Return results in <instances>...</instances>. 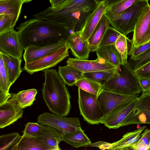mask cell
Wrapping results in <instances>:
<instances>
[{
    "label": "cell",
    "mask_w": 150,
    "mask_h": 150,
    "mask_svg": "<svg viewBox=\"0 0 150 150\" xmlns=\"http://www.w3.org/2000/svg\"><path fill=\"white\" fill-rule=\"evenodd\" d=\"M16 28L24 50L31 45L44 46L66 40L72 33L64 24L35 18L21 23Z\"/></svg>",
    "instance_id": "6da1fadb"
},
{
    "label": "cell",
    "mask_w": 150,
    "mask_h": 150,
    "mask_svg": "<svg viewBox=\"0 0 150 150\" xmlns=\"http://www.w3.org/2000/svg\"><path fill=\"white\" fill-rule=\"evenodd\" d=\"M95 0H68L35 14V18L66 25L72 33L81 31L88 16L98 5Z\"/></svg>",
    "instance_id": "7a4b0ae2"
},
{
    "label": "cell",
    "mask_w": 150,
    "mask_h": 150,
    "mask_svg": "<svg viewBox=\"0 0 150 150\" xmlns=\"http://www.w3.org/2000/svg\"><path fill=\"white\" fill-rule=\"evenodd\" d=\"M45 82L42 90L43 99L53 114L66 116L71 107V96L66 83L55 69L44 70Z\"/></svg>",
    "instance_id": "3957f363"
},
{
    "label": "cell",
    "mask_w": 150,
    "mask_h": 150,
    "mask_svg": "<svg viewBox=\"0 0 150 150\" xmlns=\"http://www.w3.org/2000/svg\"><path fill=\"white\" fill-rule=\"evenodd\" d=\"M120 76L109 79L102 85V89L118 94L130 96L143 92L139 78L128 61Z\"/></svg>",
    "instance_id": "277c9868"
},
{
    "label": "cell",
    "mask_w": 150,
    "mask_h": 150,
    "mask_svg": "<svg viewBox=\"0 0 150 150\" xmlns=\"http://www.w3.org/2000/svg\"><path fill=\"white\" fill-rule=\"evenodd\" d=\"M148 0H137L120 14L108 19L112 27L126 36L134 31L135 25L145 7Z\"/></svg>",
    "instance_id": "5b68a950"
},
{
    "label": "cell",
    "mask_w": 150,
    "mask_h": 150,
    "mask_svg": "<svg viewBox=\"0 0 150 150\" xmlns=\"http://www.w3.org/2000/svg\"><path fill=\"white\" fill-rule=\"evenodd\" d=\"M78 103L81 115L88 123H101L105 115L100 107L98 96L79 88Z\"/></svg>",
    "instance_id": "8992f818"
},
{
    "label": "cell",
    "mask_w": 150,
    "mask_h": 150,
    "mask_svg": "<svg viewBox=\"0 0 150 150\" xmlns=\"http://www.w3.org/2000/svg\"><path fill=\"white\" fill-rule=\"evenodd\" d=\"M69 47L67 44L56 50L42 58L25 62L24 70L30 74L53 67L69 56Z\"/></svg>",
    "instance_id": "52a82bcc"
},
{
    "label": "cell",
    "mask_w": 150,
    "mask_h": 150,
    "mask_svg": "<svg viewBox=\"0 0 150 150\" xmlns=\"http://www.w3.org/2000/svg\"><path fill=\"white\" fill-rule=\"evenodd\" d=\"M37 122L51 126L63 133L73 132L81 127L78 117H67L48 112L40 115Z\"/></svg>",
    "instance_id": "ba28073f"
},
{
    "label": "cell",
    "mask_w": 150,
    "mask_h": 150,
    "mask_svg": "<svg viewBox=\"0 0 150 150\" xmlns=\"http://www.w3.org/2000/svg\"><path fill=\"white\" fill-rule=\"evenodd\" d=\"M150 124V93L142 92L136 105L120 124V127L133 124Z\"/></svg>",
    "instance_id": "9c48e42d"
},
{
    "label": "cell",
    "mask_w": 150,
    "mask_h": 150,
    "mask_svg": "<svg viewBox=\"0 0 150 150\" xmlns=\"http://www.w3.org/2000/svg\"><path fill=\"white\" fill-rule=\"evenodd\" d=\"M138 95L121 103L105 116L101 123L109 129L120 127V124L134 107Z\"/></svg>",
    "instance_id": "30bf717a"
},
{
    "label": "cell",
    "mask_w": 150,
    "mask_h": 150,
    "mask_svg": "<svg viewBox=\"0 0 150 150\" xmlns=\"http://www.w3.org/2000/svg\"><path fill=\"white\" fill-rule=\"evenodd\" d=\"M130 48L137 47L150 41V5L144 8L133 31Z\"/></svg>",
    "instance_id": "8fae6325"
},
{
    "label": "cell",
    "mask_w": 150,
    "mask_h": 150,
    "mask_svg": "<svg viewBox=\"0 0 150 150\" xmlns=\"http://www.w3.org/2000/svg\"><path fill=\"white\" fill-rule=\"evenodd\" d=\"M23 49L18 32L14 29L0 34V51L21 59Z\"/></svg>",
    "instance_id": "7c38bea8"
},
{
    "label": "cell",
    "mask_w": 150,
    "mask_h": 150,
    "mask_svg": "<svg viewBox=\"0 0 150 150\" xmlns=\"http://www.w3.org/2000/svg\"><path fill=\"white\" fill-rule=\"evenodd\" d=\"M67 63L70 66L76 69L83 73L109 70L118 68L99 57H98L96 59L94 60H82L69 58L67 61Z\"/></svg>",
    "instance_id": "4fadbf2b"
},
{
    "label": "cell",
    "mask_w": 150,
    "mask_h": 150,
    "mask_svg": "<svg viewBox=\"0 0 150 150\" xmlns=\"http://www.w3.org/2000/svg\"><path fill=\"white\" fill-rule=\"evenodd\" d=\"M137 95L121 94L102 89L97 98L100 108L105 116L122 103Z\"/></svg>",
    "instance_id": "5bb4252c"
},
{
    "label": "cell",
    "mask_w": 150,
    "mask_h": 150,
    "mask_svg": "<svg viewBox=\"0 0 150 150\" xmlns=\"http://www.w3.org/2000/svg\"><path fill=\"white\" fill-rule=\"evenodd\" d=\"M66 41L75 58L82 60H88L90 51L87 40H83L81 31L72 33Z\"/></svg>",
    "instance_id": "9a60e30c"
},
{
    "label": "cell",
    "mask_w": 150,
    "mask_h": 150,
    "mask_svg": "<svg viewBox=\"0 0 150 150\" xmlns=\"http://www.w3.org/2000/svg\"><path fill=\"white\" fill-rule=\"evenodd\" d=\"M67 44L62 40L53 44L44 46L31 45L24 50L23 58L25 62H28L42 58L52 52Z\"/></svg>",
    "instance_id": "2e32d148"
},
{
    "label": "cell",
    "mask_w": 150,
    "mask_h": 150,
    "mask_svg": "<svg viewBox=\"0 0 150 150\" xmlns=\"http://www.w3.org/2000/svg\"><path fill=\"white\" fill-rule=\"evenodd\" d=\"M23 109L15 105L6 103L0 105V128H3L22 117Z\"/></svg>",
    "instance_id": "e0dca14e"
},
{
    "label": "cell",
    "mask_w": 150,
    "mask_h": 150,
    "mask_svg": "<svg viewBox=\"0 0 150 150\" xmlns=\"http://www.w3.org/2000/svg\"><path fill=\"white\" fill-rule=\"evenodd\" d=\"M108 5L104 1L98 4L97 6L87 18L81 35L84 41L87 40L98 25Z\"/></svg>",
    "instance_id": "ac0fdd59"
},
{
    "label": "cell",
    "mask_w": 150,
    "mask_h": 150,
    "mask_svg": "<svg viewBox=\"0 0 150 150\" xmlns=\"http://www.w3.org/2000/svg\"><path fill=\"white\" fill-rule=\"evenodd\" d=\"M42 129L36 134L35 137L42 140L51 150H60L59 144L62 141L63 133L48 125L42 124Z\"/></svg>",
    "instance_id": "d6986e66"
},
{
    "label": "cell",
    "mask_w": 150,
    "mask_h": 150,
    "mask_svg": "<svg viewBox=\"0 0 150 150\" xmlns=\"http://www.w3.org/2000/svg\"><path fill=\"white\" fill-rule=\"evenodd\" d=\"M146 127V126H144L126 133L120 139L112 143L109 150H132V146L140 138L142 132Z\"/></svg>",
    "instance_id": "ffe728a7"
},
{
    "label": "cell",
    "mask_w": 150,
    "mask_h": 150,
    "mask_svg": "<svg viewBox=\"0 0 150 150\" xmlns=\"http://www.w3.org/2000/svg\"><path fill=\"white\" fill-rule=\"evenodd\" d=\"M23 4L22 0L0 1V15L9 17L13 28L18 19Z\"/></svg>",
    "instance_id": "44dd1931"
},
{
    "label": "cell",
    "mask_w": 150,
    "mask_h": 150,
    "mask_svg": "<svg viewBox=\"0 0 150 150\" xmlns=\"http://www.w3.org/2000/svg\"><path fill=\"white\" fill-rule=\"evenodd\" d=\"M37 93V90L33 88L23 90L17 93H11L7 102L22 109L25 108L33 105Z\"/></svg>",
    "instance_id": "7402d4cb"
},
{
    "label": "cell",
    "mask_w": 150,
    "mask_h": 150,
    "mask_svg": "<svg viewBox=\"0 0 150 150\" xmlns=\"http://www.w3.org/2000/svg\"><path fill=\"white\" fill-rule=\"evenodd\" d=\"M110 24L108 19L104 14L87 40L90 52L95 51L98 48L106 30L110 26Z\"/></svg>",
    "instance_id": "603a6c76"
},
{
    "label": "cell",
    "mask_w": 150,
    "mask_h": 150,
    "mask_svg": "<svg viewBox=\"0 0 150 150\" xmlns=\"http://www.w3.org/2000/svg\"><path fill=\"white\" fill-rule=\"evenodd\" d=\"M7 73L9 81L12 84L19 77L22 69V59L7 54L0 51Z\"/></svg>",
    "instance_id": "cb8c5ba5"
},
{
    "label": "cell",
    "mask_w": 150,
    "mask_h": 150,
    "mask_svg": "<svg viewBox=\"0 0 150 150\" xmlns=\"http://www.w3.org/2000/svg\"><path fill=\"white\" fill-rule=\"evenodd\" d=\"M51 150L40 138L35 136L22 135L13 150Z\"/></svg>",
    "instance_id": "d4e9b609"
},
{
    "label": "cell",
    "mask_w": 150,
    "mask_h": 150,
    "mask_svg": "<svg viewBox=\"0 0 150 150\" xmlns=\"http://www.w3.org/2000/svg\"><path fill=\"white\" fill-rule=\"evenodd\" d=\"M62 139V141L76 148L86 147L91 143L81 127L73 132L63 133Z\"/></svg>",
    "instance_id": "484cf974"
},
{
    "label": "cell",
    "mask_w": 150,
    "mask_h": 150,
    "mask_svg": "<svg viewBox=\"0 0 150 150\" xmlns=\"http://www.w3.org/2000/svg\"><path fill=\"white\" fill-rule=\"evenodd\" d=\"M95 51L97 57H101L108 62L117 66L120 70V66L122 65V58L114 45L98 47Z\"/></svg>",
    "instance_id": "4316f807"
},
{
    "label": "cell",
    "mask_w": 150,
    "mask_h": 150,
    "mask_svg": "<svg viewBox=\"0 0 150 150\" xmlns=\"http://www.w3.org/2000/svg\"><path fill=\"white\" fill-rule=\"evenodd\" d=\"M10 83L2 55L0 54V105L7 101L10 96L9 92Z\"/></svg>",
    "instance_id": "83f0119b"
},
{
    "label": "cell",
    "mask_w": 150,
    "mask_h": 150,
    "mask_svg": "<svg viewBox=\"0 0 150 150\" xmlns=\"http://www.w3.org/2000/svg\"><path fill=\"white\" fill-rule=\"evenodd\" d=\"M58 72L63 80L67 85L72 86L79 80L85 77L83 73L68 65L58 67Z\"/></svg>",
    "instance_id": "f1b7e54d"
},
{
    "label": "cell",
    "mask_w": 150,
    "mask_h": 150,
    "mask_svg": "<svg viewBox=\"0 0 150 150\" xmlns=\"http://www.w3.org/2000/svg\"><path fill=\"white\" fill-rule=\"evenodd\" d=\"M118 68L109 70L98 71L83 73L84 76L102 85L108 80L120 75Z\"/></svg>",
    "instance_id": "f546056e"
},
{
    "label": "cell",
    "mask_w": 150,
    "mask_h": 150,
    "mask_svg": "<svg viewBox=\"0 0 150 150\" xmlns=\"http://www.w3.org/2000/svg\"><path fill=\"white\" fill-rule=\"evenodd\" d=\"M137 0H122L108 6L104 14L108 19L113 18L128 8Z\"/></svg>",
    "instance_id": "4dcf8cb0"
},
{
    "label": "cell",
    "mask_w": 150,
    "mask_h": 150,
    "mask_svg": "<svg viewBox=\"0 0 150 150\" xmlns=\"http://www.w3.org/2000/svg\"><path fill=\"white\" fill-rule=\"evenodd\" d=\"M75 85L86 91L97 96H98L102 89L101 84L86 77L78 81Z\"/></svg>",
    "instance_id": "1f68e13d"
},
{
    "label": "cell",
    "mask_w": 150,
    "mask_h": 150,
    "mask_svg": "<svg viewBox=\"0 0 150 150\" xmlns=\"http://www.w3.org/2000/svg\"><path fill=\"white\" fill-rule=\"evenodd\" d=\"M21 136L17 132L0 136V150H13Z\"/></svg>",
    "instance_id": "d6a6232c"
},
{
    "label": "cell",
    "mask_w": 150,
    "mask_h": 150,
    "mask_svg": "<svg viewBox=\"0 0 150 150\" xmlns=\"http://www.w3.org/2000/svg\"><path fill=\"white\" fill-rule=\"evenodd\" d=\"M128 41L131 42V41L126 36L121 34L118 37L114 44L115 48L121 57L123 66L127 62Z\"/></svg>",
    "instance_id": "836d02e7"
},
{
    "label": "cell",
    "mask_w": 150,
    "mask_h": 150,
    "mask_svg": "<svg viewBox=\"0 0 150 150\" xmlns=\"http://www.w3.org/2000/svg\"><path fill=\"white\" fill-rule=\"evenodd\" d=\"M121 34L113 27L110 26L106 30L98 46V47L113 45Z\"/></svg>",
    "instance_id": "e575fe53"
},
{
    "label": "cell",
    "mask_w": 150,
    "mask_h": 150,
    "mask_svg": "<svg viewBox=\"0 0 150 150\" xmlns=\"http://www.w3.org/2000/svg\"><path fill=\"white\" fill-rule=\"evenodd\" d=\"M150 149V129H144L141 137L132 147L133 150H147Z\"/></svg>",
    "instance_id": "d590c367"
},
{
    "label": "cell",
    "mask_w": 150,
    "mask_h": 150,
    "mask_svg": "<svg viewBox=\"0 0 150 150\" xmlns=\"http://www.w3.org/2000/svg\"><path fill=\"white\" fill-rule=\"evenodd\" d=\"M150 61V48L135 59H130L129 62L135 71Z\"/></svg>",
    "instance_id": "8d00e7d4"
},
{
    "label": "cell",
    "mask_w": 150,
    "mask_h": 150,
    "mask_svg": "<svg viewBox=\"0 0 150 150\" xmlns=\"http://www.w3.org/2000/svg\"><path fill=\"white\" fill-rule=\"evenodd\" d=\"M42 124L38 123L28 122L26 125L23 135L35 136L36 134L42 128Z\"/></svg>",
    "instance_id": "74e56055"
},
{
    "label": "cell",
    "mask_w": 150,
    "mask_h": 150,
    "mask_svg": "<svg viewBox=\"0 0 150 150\" xmlns=\"http://www.w3.org/2000/svg\"><path fill=\"white\" fill-rule=\"evenodd\" d=\"M150 48V41L137 47L130 48L128 55H130V59H135L144 53Z\"/></svg>",
    "instance_id": "f35d334b"
},
{
    "label": "cell",
    "mask_w": 150,
    "mask_h": 150,
    "mask_svg": "<svg viewBox=\"0 0 150 150\" xmlns=\"http://www.w3.org/2000/svg\"><path fill=\"white\" fill-rule=\"evenodd\" d=\"M10 18L4 15H0V34L13 29Z\"/></svg>",
    "instance_id": "ab89813d"
},
{
    "label": "cell",
    "mask_w": 150,
    "mask_h": 150,
    "mask_svg": "<svg viewBox=\"0 0 150 150\" xmlns=\"http://www.w3.org/2000/svg\"><path fill=\"white\" fill-rule=\"evenodd\" d=\"M134 71L139 78H150V61Z\"/></svg>",
    "instance_id": "60d3db41"
},
{
    "label": "cell",
    "mask_w": 150,
    "mask_h": 150,
    "mask_svg": "<svg viewBox=\"0 0 150 150\" xmlns=\"http://www.w3.org/2000/svg\"><path fill=\"white\" fill-rule=\"evenodd\" d=\"M139 81L143 90L142 92L150 93V78H139Z\"/></svg>",
    "instance_id": "b9f144b4"
},
{
    "label": "cell",
    "mask_w": 150,
    "mask_h": 150,
    "mask_svg": "<svg viewBox=\"0 0 150 150\" xmlns=\"http://www.w3.org/2000/svg\"><path fill=\"white\" fill-rule=\"evenodd\" d=\"M112 145V143L103 142H98L90 144L89 146H96L101 149L109 150Z\"/></svg>",
    "instance_id": "7bdbcfd3"
},
{
    "label": "cell",
    "mask_w": 150,
    "mask_h": 150,
    "mask_svg": "<svg viewBox=\"0 0 150 150\" xmlns=\"http://www.w3.org/2000/svg\"><path fill=\"white\" fill-rule=\"evenodd\" d=\"M68 0H54L51 4V7H54L57 6Z\"/></svg>",
    "instance_id": "ee69618b"
},
{
    "label": "cell",
    "mask_w": 150,
    "mask_h": 150,
    "mask_svg": "<svg viewBox=\"0 0 150 150\" xmlns=\"http://www.w3.org/2000/svg\"><path fill=\"white\" fill-rule=\"evenodd\" d=\"M122 0H105L108 6L116 3Z\"/></svg>",
    "instance_id": "f6af8a7d"
},
{
    "label": "cell",
    "mask_w": 150,
    "mask_h": 150,
    "mask_svg": "<svg viewBox=\"0 0 150 150\" xmlns=\"http://www.w3.org/2000/svg\"><path fill=\"white\" fill-rule=\"evenodd\" d=\"M97 4L104 1L105 0H95Z\"/></svg>",
    "instance_id": "bcb514c9"
},
{
    "label": "cell",
    "mask_w": 150,
    "mask_h": 150,
    "mask_svg": "<svg viewBox=\"0 0 150 150\" xmlns=\"http://www.w3.org/2000/svg\"><path fill=\"white\" fill-rule=\"evenodd\" d=\"M32 0H22L23 3H27L31 1Z\"/></svg>",
    "instance_id": "7dc6e473"
},
{
    "label": "cell",
    "mask_w": 150,
    "mask_h": 150,
    "mask_svg": "<svg viewBox=\"0 0 150 150\" xmlns=\"http://www.w3.org/2000/svg\"><path fill=\"white\" fill-rule=\"evenodd\" d=\"M1 0H0V1H1Z\"/></svg>",
    "instance_id": "c3c4849f"
},
{
    "label": "cell",
    "mask_w": 150,
    "mask_h": 150,
    "mask_svg": "<svg viewBox=\"0 0 150 150\" xmlns=\"http://www.w3.org/2000/svg\"><path fill=\"white\" fill-rule=\"evenodd\" d=\"M148 0L149 1V0Z\"/></svg>",
    "instance_id": "681fc988"
}]
</instances>
